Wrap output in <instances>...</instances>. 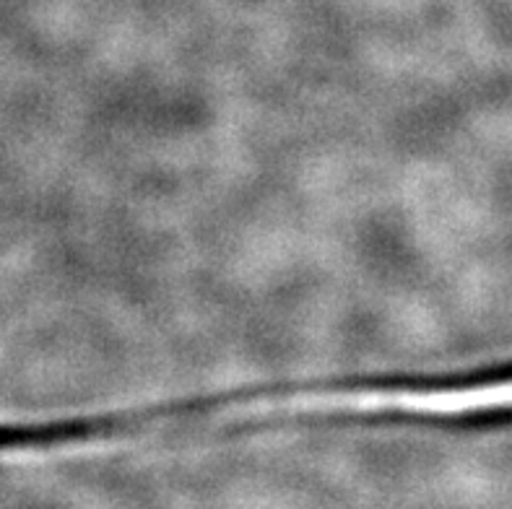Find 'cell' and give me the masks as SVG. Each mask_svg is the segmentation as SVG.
I'll list each match as a JSON object with an SVG mask.
<instances>
[{
  "instance_id": "1",
  "label": "cell",
  "mask_w": 512,
  "mask_h": 509,
  "mask_svg": "<svg viewBox=\"0 0 512 509\" xmlns=\"http://www.w3.org/2000/svg\"><path fill=\"white\" fill-rule=\"evenodd\" d=\"M273 411L416 413V416H448V419L500 416V413H512V374L440 377V380H406V377L377 382L341 380L211 395V398L159 406V416L164 421Z\"/></svg>"
}]
</instances>
